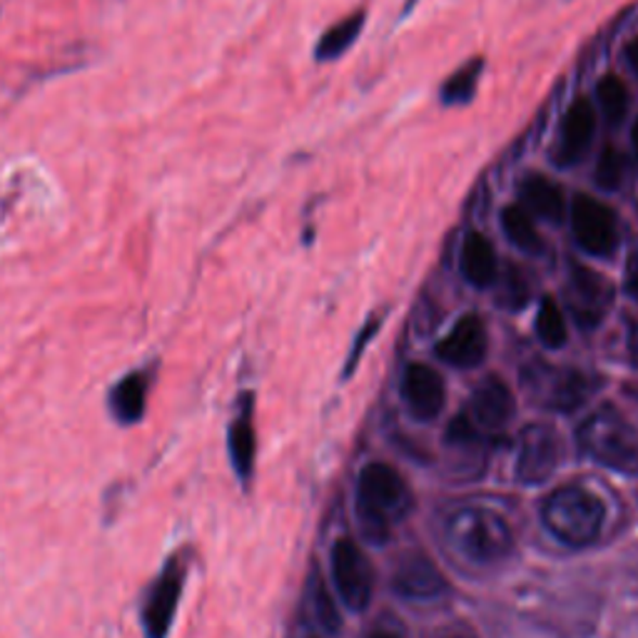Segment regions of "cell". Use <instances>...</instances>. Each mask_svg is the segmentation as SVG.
Instances as JSON below:
<instances>
[{
    "mask_svg": "<svg viewBox=\"0 0 638 638\" xmlns=\"http://www.w3.org/2000/svg\"><path fill=\"white\" fill-rule=\"evenodd\" d=\"M501 230L511 245L528 252V255H539L544 250V240L539 230H536L534 217L522 205H509L501 209Z\"/></svg>",
    "mask_w": 638,
    "mask_h": 638,
    "instance_id": "obj_21",
    "label": "cell"
},
{
    "mask_svg": "<svg viewBox=\"0 0 638 638\" xmlns=\"http://www.w3.org/2000/svg\"><path fill=\"white\" fill-rule=\"evenodd\" d=\"M596 132V111L589 98H578L561 120L559 130V165H576L591 148Z\"/></svg>",
    "mask_w": 638,
    "mask_h": 638,
    "instance_id": "obj_16",
    "label": "cell"
},
{
    "mask_svg": "<svg viewBox=\"0 0 638 638\" xmlns=\"http://www.w3.org/2000/svg\"><path fill=\"white\" fill-rule=\"evenodd\" d=\"M626 292L638 302V252L626 265Z\"/></svg>",
    "mask_w": 638,
    "mask_h": 638,
    "instance_id": "obj_28",
    "label": "cell"
},
{
    "mask_svg": "<svg viewBox=\"0 0 638 638\" xmlns=\"http://www.w3.org/2000/svg\"><path fill=\"white\" fill-rule=\"evenodd\" d=\"M522 380L536 405L553 411H574L589 401L596 390L591 374L571 367L534 362L524 369Z\"/></svg>",
    "mask_w": 638,
    "mask_h": 638,
    "instance_id": "obj_6",
    "label": "cell"
},
{
    "mask_svg": "<svg viewBox=\"0 0 638 638\" xmlns=\"http://www.w3.org/2000/svg\"><path fill=\"white\" fill-rule=\"evenodd\" d=\"M401 399L411 417L419 422H430L444 409V399H447L442 374L430 365H409L401 377Z\"/></svg>",
    "mask_w": 638,
    "mask_h": 638,
    "instance_id": "obj_11",
    "label": "cell"
},
{
    "mask_svg": "<svg viewBox=\"0 0 638 638\" xmlns=\"http://www.w3.org/2000/svg\"><path fill=\"white\" fill-rule=\"evenodd\" d=\"M365 28V13L357 11L347 15V18L340 21L337 25H332L330 30L319 38V43L315 48V58L319 63H330L337 61L342 53L355 46V40L359 38V33Z\"/></svg>",
    "mask_w": 638,
    "mask_h": 638,
    "instance_id": "obj_20",
    "label": "cell"
},
{
    "mask_svg": "<svg viewBox=\"0 0 638 638\" xmlns=\"http://www.w3.org/2000/svg\"><path fill=\"white\" fill-rule=\"evenodd\" d=\"M153 369H132L117 380L107 392V409L120 426H136L142 422L148 409L150 387H153Z\"/></svg>",
    "mask_w": 638,
    "mask_h": 638,
    "instance_id": "obj_15",
    "label": "cell"
},
{
    "mask_svg": "<svg viewBox=\"0 0 638 638\" xmlns=\"http://www.w3.org/2000/svg\"><path fill=\"white\" fill-rule=\"evenodd\" d=\"M631 142H634V153H636V160H638V120L634 123V128H631Z\"/></svg>",
    "mask_w": 638,
    "mask_h": 638,
    "instance_id": "obj_31",
    "label": "cell"
},
{
    "mask_svg": "<svg viewBox=\"0 0 638 638\" xmlns=\"http://www.w3.org/2000/svg\"><path fill=\"white\" fill-rule=\"evenodd\" d=\"M461 275L469 284H474L478 290L492 288L497 280L499 267H497V252H494L492 242L484 238L482 232H469L464 245H461L459 257Z\"/></svg>",
    "mask_w": 638,
    "mask_h": 638,
    "instance_id": "obj_19",
    "label": "cell"
},
{
    "mask_svg": "<svg viewBox=\"0 0 638 638\" xmlns=\"http://www.w3.org/2000/svg\"><path fill=\"white\" fill-rule=\"evenodd\" d=\"M561 459L559 434L547 424L526 426L519 436L516 478L522 484H544L557 472Z\"/></svg>",
    "mask_w": 638,
    "mask_h": 638,
    "instance_id": "obj_10",
    "label": "cell"
},
{
    "mask_svg": "<svg viewBox=\"0 0 638 638\" xmlns=\"http://www.w3.org/2000/svg\"><path fill=\"white\" fill-rule=\"evenodd\" d=\"M626 173V157L618 148L607 145L601 150L599 163H596V182L603 190H618Z\"/></svg>",
    "mask_w": 638,
    "mask_h": 638,
    "instance_id": "obj_27",
    "label": "cell"
},
{
    "mask_svg": "<svg viewBox=\"0 0 638 638\" xmlns=\"http://www.w3.org/2000/svg\"><path fill=\"white\" fill-rule=\"evenodd\" d=\"M626 61L631 65V71L638 73V36L626 46Z\"/></svg>",
    "mask_w": 638,
    "mask_h": 638,
    "instance_id": "obj_30",
    "label": "cell"
},
{
    "mask_svg": "<svg viewBox=\"0 0 638 638\" xmlns=\"http://www.w3.org/2000/svg\"><path fill=\"white\" fill-rule=\"evenodd\" d=\"M486 347L489 342H486L484 322L476 315H464L451 327L447 337L436 344V355L451 367L469 369L484 362Z\"/></svg>",
    "mask_w": 638,
    "mask_h": 638,
    "instance_id": "obj_12",
    "label": "cell"
},
{
    "mask_svg": "<svg viewBox=\"0 0 638 638\" xmlns=\"http://www.w3.org/2000/svg\"><path fill=\"white\" fill-rule=\"evenodd\" d=\"M544 524L566 547L582 549L599 539L607 509L603 501L582 486H561L544 503Z\"/></svg>",
    "mask_w": 638,
    "mask_h": 638,
    "instance_id": "obj_4",
    "label": "cell"
},
{
    "mask_svg": "<svg viewBox=\"0 0 638 638\" xmlns=\"http://www.w3.org/2000/svg\"><path fill=\"white\" fill-rule=\"evenodd\" d=\"M334 586L352 611H365L374 594V571L352 539H337L332 549Z\"/></svg>",
    "mask_w": 638,
    "mask_h": 638,
    "instance_id": "obj_8",
    "label": "cell"
},
{
    "mask_svg": "<svg viewBox=\"0 0 638 638\" xmlns=\"http://www.w3.org/2000/svg\"><path fill=\"white\" fill-rule=\"evenodd\" d=\"M484 71V63L472 61L467 63L464 68H459L451 78H447V82L442 86V103L444 105H461V103H469L476 90V82H478V75Z\"/></svg>",
    "mask_w": 638,
    "mask_h": 638,
    "instance_id": "obj_25",
    "label": "cell"
},
{
    "mask_svg": "<svg viewBox=\"0 0 638 638\" xmlns=\"http://www.w3.org/2000/svg\"><path fill=\"white\" fill-rule=\"evenodd\" d=\"M611 302H614V288L589 267L574 265L566 288V305L576 324L584 330H594L607 317Z\"/></svg>",
    "mask_w": 638,
    "mask_h": 638,
    "instance_id": "obj_9",
    "label": "cell"
},
{
    "mask_svg": "<svg viewBox=\"0 0 638 638\" xmlns=\"http://www.w3.org/2000/svg\"><path fill=\"white\" fill-rule=\"evenodd\" d=\"M255 397L250 392L238 399V414L230 422L228 430V451L234 474L242 484L252 482L255 474V455H257V436H255Z\"/></svg>",
    "mask_w": 638,
    "mask_h": 638,
    "instance_id": "obj_14",
    "label": "cell"
},
{
    "mask_svg": "<svg viewBox=\"0 0 638 638\" xmlns=\"http://www.w3.org/2000/svg\"><path fill=\"white\" fill-rule=\"evenodd\" d=\"M578 447L599 464L638 476V430L616 407L603 405L578 426Z\"/></svg>",
    "mask_w": 638,
    "mask_h": 638,
    "instance_id": "obj_3",
    "label": "cell"
},
{
    "mask_svg": "<svg viewBox=\"0 0 638 638\" xmlns=\"http://www.w3.org/2000/svg\"><path fill=\"white\" fill-rule=\"evenodd\" d=\"M536 334L539 340L551 349L564 347L569 340L566 319L561 315V309L553 297H544L539 305V315H536Z\"/></svg>",
    "mask_w": 638,
    "mask_h": 638,
    "instance_id": "obj_22",
    "label": "cell"
},
{
    "mask_svg": "<svg viewBox=\"0 0 638 638\" xmlns=\"http://www.w3.org/2000/svg\"><path fill=\"white\" fill-rule=\"evenodd\" d=\"M519 200L528 215L559 225L566 217V197L561 188L547 175L532 173L519 184Z\"/></svg>",
    "mask_w": 638,
    "mask_h": 638,
    "instance_id": "obj_18",
    "label": "cell"
},
{
    "mask_svg": "<svg viewBox=\"0 0 638 638\" xmlns=\"http://www.w3.org/2000/svg\"><path fill=\"white\" fill-rule=\"evenodd\" d=\"M369 638H401V636H397V634H392V631H374L372 636Z\"/></svg>",
    "mask_w": 638,
    "mask_h": 638,
    "instance_id": "obj_32",
    "label": "cell"
},
{
    "mask_svg": "<svg viewBox=\"0 0 638 638\" xmlns=\"http://www.w3.org/2000/svg\"><path fill=\"white\" fill-rule=\"evenodd\" d=\"M494 284H497V302L503 309H511V312H519V309L526 307L528 297H532L524 272L514 265H509L507 270L497 275Z\"/></svg>",
    "mask_w": 638,
    "mask_h": 638,
    "instance_id": "obj_23",
    "label": "cell"
},
{
    "mask_svg": "<svg viewBox=\"0 0 638 638\" xmlns=\"http://www.w3.org/2000/svg\"><path fill=\"white\" fill-rule=\"evenodd\" d=\"M571 230L578 245L594 257H609L618 247L614 209L589 195H576L571 203Z\"/></svg>",
    "mask_w": 638,
    "mask_h": 638,
    "instance_id": "obj_7",
    "label": "cell"
},
{
    "mask_svg": "<svg viewBox=\"0 0 638 638\" xmlns=\"http://www.w3.org/2000/svg\"><path fill=\"white\" fill-rule=\"evenodd\" d=\"M190 551L180 549L165 559L160 574L148 586L140 603V626L145 638H167L178 614L184 578H188Z\"/></svg>",
    "mask_w": 638,
    "mask_h": 638,
    "instance_id": "obj_5",
    "label": "cell"
},
{
    "mask_svg": "<svg viewBox=\"0 0 638 638\" xmlns=\"http://www.w3.org/2000/svg\"><path fill=\"white\" fill-rule=\"evenodd\" d=\"M449 547L474 564H494L514 549V534L507 519L484 507H464L444 524Z\"/></svg>",
    "mask_w": 638,
    "mask_h": 638,
    "instance_id": "obj_2",
    "label": "cell"
},
{
    "mask_svg": "<svg viewBox=\"0 0 638 638\" xmlns=\"http://www.w3.org/2000/svg\"><path fill=\"white\" fill-rule=\"evenodd\" d=\"M411 509V492L397 469L374 461L359 474L357 484V516L369 541L384 544L392 526L401 522Z\"/></svg>",
    "mask_w": 638,
    "mask_h": 638,
    "instance_id": "obj_1",
    "label": "cell"
},
{
    "mask_svg": "<svg viewBox=\"0 0 638 638\" xmlns=\"http://www.w3.org/2000/svg\"><path fill=\"white\" fill-rule=\"evenodd\" d=\"M469 411H472V424L478 432H499L514 419V394L499 377H486L476 384Z\"/></svg>",
    "mask_w": 638,
    "mask_h": 638,
    "instance_id": "obj_13",
    "label": "cell"
},
{
    "mask_svg": "<svg viewBox=\"0 0 638 638\" xmlns=\"http://www.w3.org/2000/svg\"><path fill=\"white\" fill-rule=\"evenodd\" d=\"M628 359L638 369V319L628 322Z\"/></svg>",
    "mask_w": 638,
    "mask_h": 638,
    "instance_id": "obj_29",
    "label": "cell"
},
{
    "mask_svg": "<svg viewBox=\"0 0 638 638\" xmlns=\"http://www.w3.org/2000/svg\"><path fill=\"white\" fill-rule=\"evenodd\" d=\"M596 100H599L601 111L611 125H618L628 113V90L616 75H603L599 86H596Z\"/></svg>",
    "mask_w": 638,
    "mask_h": 638,
    "instance_id": "obj_24",
    "label": "cell"
},
{
    "mask_svg": "<svg viewBox=\"0 0 638 638\" xmlns=\"http://www.w3.org/2000/svg\"><path fill=\"white\" fill-rule=\"evenodd\" d=\"M307 603H309V614H312V621L317 626H322L324 631L337 634L340 631V614L334 609V603L327 594V586L322 582V576L315 574L312 584H309V594H307Z\"/></svg>",
    "mask_w": 638,
    "mask_h": 638,
    "instance_id": "obj_26",
    "label": "cell"
},
{
    "mask_svg": "<svg viewBox=\"0 0 638 638\" xmlns=\"http://www.w3.org/2000/svg\"><path fill=\"white\" fill-rule=\"evenodd\" d=\"M394 589L405 599L426 601L447 591V578L424 553H409V557L401 559L397 574H394Z\"/></svg>",
    "mask_w": 638,
    "mask_h": 638,
    "instance_id": "obj_17",
    "label": "cell"
}]
</instances>
